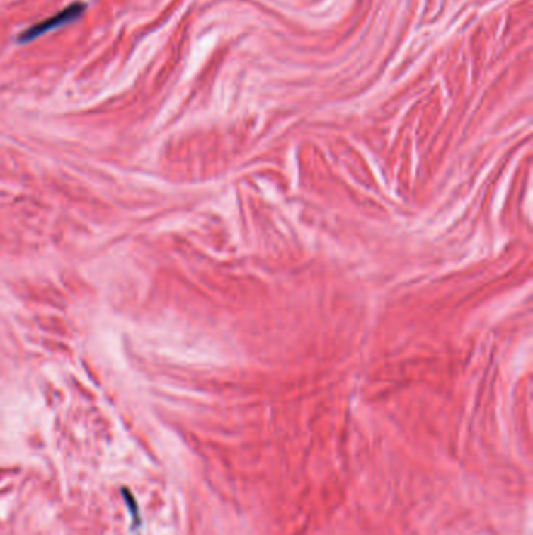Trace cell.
<instances>
[{"instance_id": "obj_1", "label": "cell", "mask_w": 533, "mask_h": 535, "mask_svg": "<svg viewBox=\"0 0 533 535\" xmlns=\"http://www.w3.org/2000/svg\"><path fill=\"white\" fill-rule=\"evenodd\" d=\"M85 11V5L84 4H72L67 6V9L62 10L58 14H55V16H52L46 21H41L38 22V24L32 26L30 28H27L24 33L21 35L19 41L21 43H28V41H33L36 40V38H40L41 35L47 33V32H52V30H57L59 27L63 26H67L71 24V22L77 21L81 14H84Z\"/></svg>"}, {"instance_id": "obj_2", "label": "cell", "mask_w": 533, "mask_h": 535, "mask_svg": "<svg viewBox=\"0 0 533 535\" xmlns=\"http://www.w3.org/2000/svg\"><path fill=\"white\" fill-rule=\"evenodd\" d=\"M122 495H124V498H125L127 507H129V510H130V517H132L133 527L141 526V518H139V514H138V504H137V501H134L133 495L129 492V490H122Z\"/></svg>"}]
</instances>
